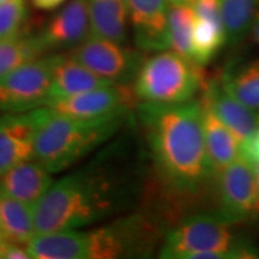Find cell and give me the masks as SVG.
Here are the masks:
<instances>
[{
    "instance_id": "cell-19",
    "label": "cell",
    "mask_w": 259,
    "mask_h": 259,
    "mask_svg": "<svg viewBox=\"0 0 259 259\" xmlns=\"http://www.w3.org/2000/svg\"><path fill=\"white\" fill-rule=\"evenodd\" d=\"M90 35L122 44L127 37L126 0H88Z\"/></svg>"
},
{
    "instance_id": "cell-29",
    "label": "cell",
    "mask_w": 259,
    "mask_h": 259,
    "mask_svg": "<svg viewBox=\"0 0 259 259\" xmlns=\"http://www.w3.org/2000/svg\"><path fill=\"white\" fill-rule=\"evenodd\" d=\"M253 169H254L255 183H257V187H258V193H259V162H255V163H253Z\"/></svg>"
},
{
    "instance_id": "cell-22",
    "label": "cell",
    "mask_w": 259,
    "mask_h": 259,
    "mask_svg": "<svg viewBox=\"0 0 259 259\" xmlns=\"http://www.w3.org/2000/svg\"><path fill=\"white\" fill-rule=\"evenodd\" d=\"M227 42L225 25L221 21L197 17L192 38V60L199 66L211 61Z\"/></svg>"
},
{
    "instance_id": "cell-31",
    "label": "cell",
    "mask_w": 259,
    "mask_h": 259,
    "mask_svg": "<svg viewBox=\"0 0 259 259\" xmlns=\"http://www.w3.org/2000/svg\"><path fill=\"white\" fill-rule=\"evenodd\" d=\"M8 244H9V242L5 240L4 236H3L2 233H0V247H5V246L8 245Z\"/></svg>"
},
{
    "instance_id": "cell-18",
    "label": "cell",
    "mask_w": 259,
    "mask_h": 259,
    "mask_svg": "<svg viewBox=\"0 0 259 259\" xmlns=\"http://www.w3.org/2000/svg\"><path fill=\"white\" fill-rule=\"evenodd\" d=\"M0 233L9 244L28 247L36 236L34 208L0 190Z\"/></svg>"
},
{
    "instance_id": "cell-20",
    "label": "cell",
    "mask_w": 259,
    "mask_h": 259,
    "mask_svg": "<svg viewBox=\"0 0 259 259\" xmlns=\"http://www.w3.org/2000/svg\"><path fill=\"white\" fill-rule=\"evenodd\" d=\"M227 92L254 111H259V60L233 63L221 77Z\"/></svg>"
},
{
    "instance_id": "cell-34",
    "label": "cell",
    "mask_w": 259,
    "mask_h": 259,
    "mask_svg": "<svg viewBox=\"0 0 259 259\" xmlns=\"http://www.w3.org/2000/svg\"><path fill=\"white\" fill-rule=\"evenodd\" d=\"M258 119H259V111H258Z\"/></svg>"
},
{
    "instance_id": "cell-27",
    "label": "cell",
    "mask_w": 259,
    "mask_h": 259,
    "mask_svg": "<svg viewBox=\"0 0 259 259\" xmlns=\"http://www.w3.org/2000/svg\"><path fill=\"white\" fill-rule=\"evenodd\" d=\"M34 6L40 10H53L60 6L66 0H31Z\"/></svg>"
},
{
    "instance_id": "cell-3",
    "label": "cell",
    "mask_w": 259,
    "mask_h": 259,
    "mask_svg": "<svg viewBox=\"0 0 259 259\" xmlns=\"http://www.w3.org/2000/svg\"><path fill=\"white\" fill-rule=\"evenodd\" d=\"M144 226L137 218L93 229L38 234L28 245L31 259H116L143 247Z\"/></svg>"
},
{
    "instance_id": "cell-7",
    "label": "cell",
    "mask_w": 259,
    "mask_h": 259,
    "mask_svg": "<svg viewBox=\"0 0 259 259\" xmlns=\"http://www.w3.org/2000/svg\"><path fill=\"white\" fill-rule=\"evenodd\" d=\"M56 56L27 61L0 78V112L25 113L46 107L50 99Z\"/></svg>"
},
{
    "instance_id": "cell-23",
    "label": "cell",
    "mask_w": 259,
    "mask_h": 259,
    "mask_svg": "<svg viewBox=\"0 0 259 259\" xmlns=\"http://www.w3.org/2000/svg\"><path fill=\"white\" fill-rule=\"evenodd\" d=\"M196 14L191 5L169 3L168 14V44L174 53L192 60V38Z\"/></svg>"
},
{
    "instance_id": "cell-21",
    "label": "cell",
    "mask_w": 259,
    "mask_h": 259,
    "mask_svg": "<svg viewBox=\"0 0 259 259\" xmlns=\"http://www.w3.org/2000/svg\"><path fill=\"white\" fill-rule=\"evenodd\" d=\"M227 42L239 44L252 32L259 0H218Z\"/></svg>"
},
{
    "instance_id": "cell-1",
    "label": "cell",
    "mask_w": 259,
    "mask_h": 259,
    "mask_svg": "<svg viewBox=\"0 0 259 259\" xmlns=\"http://www.w3.org/2000/svg\"><path fill=\"white\" fill-rule=\"evenodd\" d=\"M141 111L154 161L169 185L193 192L213 176L199 100L177 105L143 103Z\"/></svg>"
},
{
    "instance_id": "cell-17",
    "label": "cell",
    "mask_w": 259,
    "mask_h": 259,
    "mask_svg": "<svg viewBox=\"0 0 259 259\" xmlns=\"http://www.w3.org/2000/svg\"><path fill=\"white\" fill-rule=\"evenodd\" d=\"M204 139L213 176L240 156V141L212 112L205 100L200 99Z\"/></svg>"
},
{
    "instance_id": "cell-28",
    "label": "cell",
    "mask_w": 259,
    "mask_h": 259,
    "mask_svg": "<svg viewBox=\"0 0 259 259\" xmlns=\"http://www.w3.org/2000/svg\"><path fill=\"white\" fill-rule=\"evenodd\" d=\"M252 34H253V37L257 44L259 45V11L257 16H255L254 23H253V28H252Z\"/></svg>"
},
{
    "instance_id": "cell-24",
    "label": "cell",
    "mask_w": 259,
    "mask_h": 259,
    "mask_svg": "<svg viewBox=\"0 0 259 259\" xmlns=\"http://www.w3.org/2000/svg\"><path fill=\"white\" fill-rule=\"evenodd\" d=\"M44 53L45 50L38 36H31L21 32L16 36L2 40L0 41V78L27 61L44 56Z\"/></svg>"
},
{
    "instance_id": "cell-11",
    "label": "cell",
    "mask_w": 259,
    "mask_h": 259,
    "mask_svg": "<svg viewBox=\"0 0 259 259\" xmlns=\"http://www.w3.org/2000/svg\"><path fill=\"white\" fill-rule=\"evenodd\" d=\"M74 59L82 63L93 72L113 83H125L136 74L141 65L135 54L119 42L89 35L71 53Z\"/></svg>"
},
{
    "instance_id": "cell-5",
    "label": "cell",
    "mask_w": 259,
    "mask_h": 259,
    "mask_svg": "<svg viewBox=\"0 0 259 259\" xmlns=\"http://www.w3.org/2000/svg\"><path fill=\"white\" fill-rule=\"evenodd\" d=\"M202 66L170 50L156 52L136 73L134 92L149 105H177L194 100L205 87Z\"/></svg>"
},
{
    "instance_id": "cell-32",
    "label": "cell",
    "mask_w": 259,
    "mask_h": 259,
    "mask_svg": "<svg viewBox=\"0 0 259 259\" xmlns=\"http://www.w3.org/2000/svg\"><path fill=\"white\" fill-rule=\"evenodd\" d=\"M8 245H6L5 247H0V259H4L5 258V250H6V247H8Z\"/></svg>"
},
{
    "instance_id": "cell-13",
    "label": "cell",
    "mask_w": 259,
    "mask_h": 259,
    "mask_svg": "<svg viewBox=\"0 0 259 259\" xmlns=\"http://www.w3.org/2000/svg\"><path fill=\"white\" fill-rule=\"evenodd\" d=\"M90 35L88 0H70L37 35L45 52L73 48Z\"/></svg>"
},
{
    "instance_id": "cell-8",
    "label": "cell",
    "mask_w": 259,
    "mask_h": 259,
    "mask_svg": "<svg viewBox=\"0 0 259 259\" xmlns=\"http://www.w3.org/2000/svg\"><path fill=\"white\" fill-rule=\"evenodd\" d=\"M215 177H218L221 215L228 221H241L259 212V193L251 162L239 156Z\"/></svg>"
},
{
    "instance_id": "cell-26",
    "label": "cell",
    "mask_w": 259,
    "mask_h": 259,
    "mask_svg": "<svg viewBox=\"0 0 259 259\" xmlns=\"http://www.w3.org/2000/svg\"><path fill=\"white\" fill-rule=\"evenodd\" d=\"M240 156L252 164L259 162V128L240 145Z\"/></svg>"
},
{
    "instance_id": "cell-9",
    "label": "cell",
    "mask_w": 259,
    "mask_h": 259,
    "mask_svg": "<svg viewBox=\"0 0 259 259\" xmlns=\"http://www.w3.org/2000/svg\"><path fill=\"white\" fill-rule=\"evenodd\" d=\"M50 114L48 107L0 118V177L23 162L34 160L35 141Z\"/></svg>"
},
{
    "instance_id": "cell-30",
    "label": "cell",
    "mask_w": 259,
    "mask_h": 259,
    "mask_svg": "<svg viewBox=\"0 0 259 259\" xmlns=\"http://www.w3.org/2000/svg\"><path fill=\"white\" fill-rule=\"evenodd\" d=\"M196 0H169V3L174 4H184V5H192Z\"/></svg>"
},
{
    "instance_id": "cell-15",
    "label": "cell",
    "mask_w": 259,
    "mask_h": 259,
    "mask_svg": "<svg viewBox=\"0 0 259 259\" xmlns=\"http://www.w3.org/2000/svg\"><path fill=\"white\" fill-rule=\"evenodd\" d=\"M53 183L51 171L30 160L6 170L0 177V190L34 208Z\"/></svg>"
},
{
    "instance_id": "cell-6",
    "label": "cell",
    "mask_w": 259,
    "mask_h": 259,
    "mask_svg": "<svg viewBox=\"0 0 259 259\" xmlns=\"http://www.w3.org/2000/svg\"><path fill=\"white\" fill-rule=\"evenodd\" d=\"M231 221L222 215H194L168 233L160 251L167 259H231L252 257L236 246Z\"/></svg>"
},
{
    "instance_id": "cell-25",
    "label": "cell",
    "mask_w": 259,
    "mask_h": 259,
    "mask_svg": "<svg viewBox=\"0 0 259 259\" xmlns=\"http://www.w3.org/2000/svg\"><path fill=\"white\" fill-rule=\"evenodd\" d=\"M27 16L24 0H6L0 4V41L23 32Z\"/></svg>"
},
{
    "instance_id": "cell-33",
    "label": "cell",
    "mask_w": 259,
    "mask_h": 259,
    "mask_svg": "<svg viewBox=\"0 0 259 259\" xmlns=\"http://www.w3.org/2000/svg\"><path fill=\"white\" fill-rule=\"evenodd\" d=\"M4 2H6V0H0V4H2V3H4Z\"/></svg>"
},
{
    "instance_id": "cell-12",
    "label": "cell",
    "mask_w": 259,
    "mask_h": 259,
    "mask_svg": "<svg viewBox=\"0 0 259 259\" xmlns=\"http://www.w3.org/2000/svg\"><path fill=\"white\" fill-rule=\"evenodd\" d=\"M136 45L143 51L168 50L169 0H126Z\"/></svg>"
},
{
    "instance_id": "cell-14",
    "label": "cell",
    "mask_w": 259,
    "mask_h": 259,
    "mask_svg": "<svg viewBox=\"0 0 259 259\" xmlns=\"http://www.w3.org/2000/svg\"><path fill=\"white\" fill-rule=\"evenodd\" d=\"M202 97L240 143L251 137L259 128L258 112L227 92L220 79L206 82Z\"/></svg>"
},
{
    "instance_id": "cell-4",
    "label": "cell",
    "mask_w": 259,
    "mask_h": 259,
    "mask_svg": "<svg viewBox=\"0 0 259 259\" xmlns=\"http://www.w3.org/2000/svg\"><path fill=\"white\" fill-rule=\"evenodd\" d=\"M124 114L83 119L50 114L38 130L34 160L53 173L66 169L111 138L120 127Z\"/></svg>"
},
{
    "instance_id": "cell-10",
    "label": "cell",
    "mask_w": 259,
    "mask_h": 259,
    "mask_svg": "<svg viewBox=\"0 0 259 259\" xmlns=\"http://www.w3.org/2000/svg\"><path fill=\"white\" fill-rule=\"evenodd\" d=\"M135 97L134 89L130 88L127 84L114 83L67 99L58 100L47 107L57 114L99 119L125 114L134 105Z\"/></svg>"
},
{
    "instance_id": "cell-2",
    "label": "cell",
    "mask_w": 259,
    "mask_h": 259,
    "mask_svg": "<svg viewBox=\"0 0 259 259\" xmlns=\"http://www.w3.org/2000/svg\"><path fill=\"white\" fill-rule=\"evenodd\" d=\"M114 187L102 177L70 174L54 181L34 206L36 235L88 227L119 208Z\"/></svg>"
},
{
    "instance_id": "cell-16",
    "label": "cell",
    "mask_w": 259,
    "mask_h": 259,
    "mask_svg": "<svg viewBox=\"0 0 259 259\" xmlns=\"http://www.w3.org/2000/svg\"><path fill=\"white\" fill-rule=\"evenodd\" d=\"M109 84L114 83L93 72L82 63L74 59L71 54L69 56L58 54L52 74L50 99L47 106L58 100L67 99Z\"/></svg>"
}]
</instances>
